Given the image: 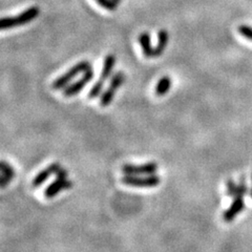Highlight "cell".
<instances>
[{
	"instance_id": "obj_11",
	"label": "cell",
	"mask_w": 252,
	"mask_h": 252,
	"mask_svg": "<svg viewBox=\"0 0 252 252\" xmlns=\"http://www.w3.org/2000/svg\"><path fill=\"white\" fill-rule=\"evenodd\" d=\"M227 196L234 197L236 196H245L248 193V187L246 185L245 179H241V182L239 184H236L232 180H229L227 183Z\"/></svg>"
},
{
	"instance_id": "obj_7",
	"label": "cell",
	"mask_w": 252,
	"mask_h": 252,
	"mask_svg": "<svg viewBox=\"0 0 252 252\" xmlns=\"http://www.w3.org/2000/svg\"><path fill=\"white\" fill-rule=\"evenodd\" d=\"M94 76H95V73L93 71V68H89V70H87L86 72H84L83 76L78 81L70 84V85L64 88V93H63L64 97L70 98V97L78 95L80 91L94 79Z\"/></svg>"
},
{
	"instance_id": "obj_14",
	"label": "cell",
	"mask_w": 252,
	"mask_h": 252,
	"mask_svg": "<svg viewBox=\"0 0 252 252\" xmlns=\"http://www.w3.org/2000/svg\"><path fill=\"white\" fill-rule=\"evenodd\" d=\"M168 40H169V35H168L167 30L160 29L158 33V44L155 48V57H159L163 54L167 47Z\"/></svg>"
},
{
	"instance_id": "obj_3",
	"label": "cell",
	"mask_w": 252,
	"mask_h": 252,
	"mask_svg": "<svg viewBox=\"0 0 252 252\" xmlns=\"http://www.w3.org/2000/svg\"><path fill=\"white\" fill-rule=\"evenodd\" d=\"M91 68V64L88 62V61H81V62L75 64L74 66L71 67V70H68L65 74L62 76H60L59 78H57L52 84V87L55 90L59 89H63L66 86L70 85V82L77 77L79 74H83L84 72H86L87 70Z\"/></svg>"
},
{
	"instance_id": "obj_5",
	"label": "cell",
	"mask_w": 252,
	"mask_h": 252,
	"mask_svg": "<svg viewBox=\"0 0 252 252\" xmlns=\"http://www.w3.org/2000/svg\"><path fill=\"white\" fill-rule=\"evenodd\" d=\"M125 80V75L123 72H117L114 74L112 79L110 86L105 89L104 93H102L100 98V106L102 108H108L110 106L113 100L114 95H116V91L122 86Z\"/></svg>"
},
{
	"instance_id": "obj_10",
	"label": "cell",
	"mask_w": 252,
	"mask_h": 252,
	"mask_svg": "<svg viewBox=\"0 0 252 252\" xmlns=\"http://www.w3.org/2000/svg\"><path fill=\"white\" fill-rule=\"evenodd\" d=\"M61 168V165L58 163H53L49 165L47 168H44L43 170H41L39 173H38L34 180L32 181V186L34 188L40 187L44 182H47L49 178L53 174H56L57 171Z\"/></svg>"
},
{
	"instance_id": "obj_12",
	"label": "cell",
	"mask_w": 252,
	"mask_h": 252,
	"mask_svg": "<svg viewBox=\"0 0 252 252\" xmlns=\"http://www.w3.org/2000/svg\"><path fill=\"white\" fill-rule=\"evenodd\" d=\"M139 43L142 49L143 55L146 58L155 57V48H152L151 41H150V36L147 32L141 33L139 36Z\"/></svg>"
},
{
	"instance_id": "obj_1",
	"label": "cell",
	"mask_w": 252,
	"mask_h": 252,
	"mask_svg": "<svg viewBox=\"0 0 252 252\" xmlns=\"http://www.w3.org/2000/svg\"><path fill=\"white\" fill-rule=\"evenodd\" d=\"M40 10L38 6H30L28 10L21 12L17 16L14 17H3L0 22V28L1 29H11L17 27L25 26L29 24L30 21L36 19L39 15Z\"/></svg>"
},
{
	"instance_id": "obj_16",
	"label": "cell",
	"mask_w": 252,
	"mask_h": 252,
	"mask_svg": "<svg viewBox=\"0 0 252 252\" xmlns=\"http://www.w3.org/2000/svg\"><path fill=\"white\" fill-rule=\"evenodd\" d=\"M95 1L108 11H114L117 9V2L114 0H95Z\"/></svg>"
},
{
	"instance_id": "obj_15",
	"label": "cell",
	"mask_w": 252,
	"mask_h": 252,
	"mask_svg": "<svg viewBox=\"0 0 252 252\" xmlns=\"http://www.w3.org/2000/svg\"><path fill=\"white\" fill-rule=\"evenodd\" d=\"M171 88V79L168 76H164L161 79H160L156 85L155 93L158 97H163L165 96L168 91Z\"/></svg>"
},
{
	"instance_id": "obj_17",
	"label": "cell",
	"mask_w": 252,
	"mask_h": 252,
	"mask_svg": "<svg viewBox=\"0 0 252 252\" xmlns=\"http://www.w3.org/2000/svg\"><path fill=\"white\" fill-rule=\"evenodd\" d=\"M239 33L246 39L252 41V28L249 26H241L239 28Z\"/></svg>"
},
{
	"instance_id": "obj_13",
	"label": "cell",
	"mask_w": 252,
	"mask_h": 252,
	"mask_svg": "<svg viewBox=\"0 0 252 252\" xmlns=\"http://www.w3.org/2000/svg\"><path fill=\"white\" fill-rule=\"evenodd\" d=\"M1 179H0V185H1V188H4L6 185H9L11 181L15 177V171L13 169V167L7 163L6 161L1 162Z\"/></svg>"
},
{
	"instance_id": "obj_8",
	"label": "cell",
	"mask_w": 252,
	"mask_h": 252,
	"mask_svg": "<svg viewBox=\"0 0 252 252\" xmlns=\"http://www.w3.org/2000/svg\"><path fill=\"white\" fill-rule=\"evenodd\" d=\"M73 187V182L67 178H57L54 182L44 190V196L47 198H54L63 190L71 189Z\"/></svg>"
},
{
	"instance_id": "obj_2",
	"label": "cell",
	"mask_w": 252,
	"mask_h": 252,
	"mask_svg": "<svg viewBox=\"0 0 252 252\" xmlns=\"http://www.w3.org/2000/svg\"><path fill=\"white\" fill-rule=\"evenodd\" d=\"M114 63H116V57L113 55H108L105 57L102 72L100 74V78H99V80L91 86L88 93L89 99H96L99 96H101L102 89L104 87V83L112 76Z\"/></svg>"
},
{
	"instance_id": "obj_18",
	"label": "cell",
	"mask_w": 252,
	"mask_h": 252,
	"mask_svg": "<svg viewBox=\"0 0 252 252\" xmlns=\"http://www.w3.org/2000/svg\"><path fill=\"white\" fill-rule=\"evenodd\" d=\"M251 182H252V175H251ZM250 196H251V197H252V187H251V194H250Z\"/></svg>"
},
{
	"instance_id": "obj_19",
	"label": "cell",
	"mask_w": 252,
	"mask_h": 252,
	"mask_svg": "<svg viewBox=\"0 0 252 252\" xmlns=\"http://www.w3.org/2000/svg\"><path fill=\"white\" fill-rule=\"evenodd\" d=\"M114 1H116L117 3H120V2H121V0H114Z\"/></svg>"
},
{
	"instance_id": "obj_9",
	"label": "cell",
	"mask_w": 252,
	"mask_h": 252,
	"mask_svg": "<svg viewBox=\"0 0 252 252\" xmlns=\"http://www.w3.org/2000/svg\"><path fill=\"white\" fill-rule=\"evenodd\" d=\"M242 196H236L233 197V201L229 208L224 211L223 213V220L225 223H231L234 219L238 217L240 213L245 208V201Z\"/></svg>"
},
{
	"instance_id": "obj_6",
	"label": "cell",
	"mask_w": 252,
	"mask_h": 252,
	"mask_svg": "<svg viewBox=\"0 0 252 252\" xmlns=\"http://www.w3.org/2000/svg\"><path fill=\"white\" fill-rule=\"evenodd\" d=\"M122 172L126 175H151L156 174L158 170V164L155 162H148L141 165L125 164L122 166Z\"/></svg>"
},
{
	"instance_id": "obj_4",
	"label": "cell",
	"mask_w": 252,
	"mask_h": 252,
	"mask_svg": "<svg viewBox=\"0 0 252 252\" xmlns=\"http://www.w3.org/2000/svg\"><path fill=\"white\" fill-rule=\"evenodd\" d=\"M121 182L124 185L129 187H136V188H154L157 187L161 179L158 175L151 174V175H144V177H139V175H126L122 177Z\"/></svg>"
}]
</instances>
